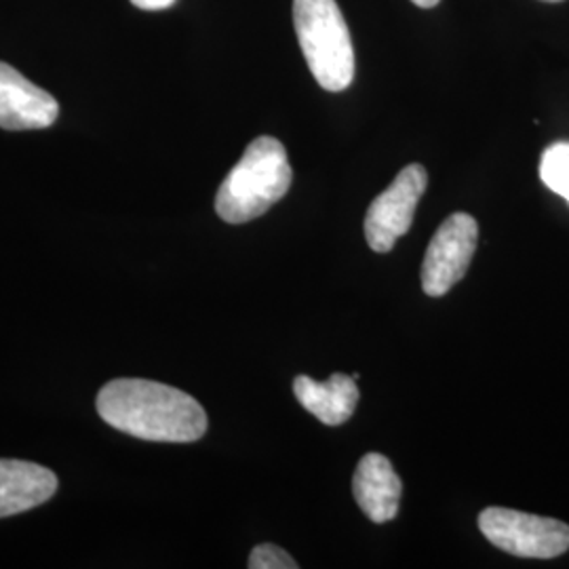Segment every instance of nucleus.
<instances>
[{
    "label": "nucleus",
    "mask_w": 569,
    "mask_h": 569,
    "mask_svg": "<svg viewBox=\"0 0 569 569\" xmlns=\"http://www.w3.org/2000/svg\"><path fill=\"white\" fill-rule=\"evenodd\" d=\"M106 425L143 441L192 443L207 432V413L188 392L152 380H112L98 395Z\"/></svg>",
    "instance_id": "f257e3e1"
},
{
    "label": "nucleus",
    "mask_w": 569,
    "mask_h": 569,
    "mask_svg": "<svg viewBox=\"0 0 569 569\" xmlns=\"http://www.w3.org/2000/svg\"><path fill=\"white\" fill-rule=\"evenodd\" d=\"M293 180L283 143L262 136L247 146L216 197V211L228 224L251 222L289 192Z\"/></svg>",
    "instance_id": "f03ea898"
},
{
    "label": "nucleus",
    "mask_w": 569,
    "mask_h": 569,
    "mask_svg": "<svg viewBox=\"0 0 569 569\" xmlns=\"http://www.w3.org/2000/svg\"><path fill=\"white\" fill-rule=\"evenodd\" d=\"M293 26L308 68L327 91H345L355 79V49L336 0H293Z\"/></svg>",
    "instance_id": "7ed1b4c3"
},
{
    "label": "nucleus",
    "mask_w": 569,
    "mask_h": 569,
    "mask_svg": "<svg viewBox=\"0 0 569 569\" xmlns=\"http://www.w3.org/2000/svg\"><path fill=\"white\" fill-rule=\"evenodd\" d=\"M479 529L496 549L523 559H552L569 549L568 523L521 510L489 507Z\"/></svg>",
    "instance_id": "20e7f679"
},
{
    "label": "nucleus",
    "mask_w": 569,
    "mask_h": 569,
    "mask_svg": "<svg viewBox=\"0 0 569 569\" xmlns=\"http://www.w3.org/2000/svg\"><path fill=\"white\" fill-rule=\"evenodd\" d=\"M427 169L422 164H407L395 178V182L369 204L366 239L373 251L388 253L407 234L413 222L416 207L427 190Z\"/></svg>",
    "instance_id": "39448f33"
},
{
    "label": "nucleus",
    "mask_w": 569,
    "mask_h": 569,
    "mask_svg": "<svg viewBox=\"0 0 569 569\" xmlns=\"http://www.w3.org/2000/svg\"><path fill=\"white\" fill-rule=\"evenodd\" d=\"M479 224L468 213H453L437 228L422 262V289L430 298H441L465 279L477 251Z\"/></svg>",
    "instance_id": "423d86ee"
},
{
    "label": "nucleus",
    "mask_w": 569,
    "mask_h": 569,
    "mask_svg": "<svg viewBox=\"0 0 569 569\" xmlns=\"http://www.w3.org/2000/svg\"><path fill=\"white\" fill-rule=\"evenodd\" d=\"M60 114L51 93L0 61V127L7 131L47 129Z\"/></svg>",
    "instance_id": "0eeeda50"
},
{
    "label": "nucleus",
    "mask_w": 569,
    "mask_h": 569,
    "mask_svg": "<svg viewBox=\"0 0 569 569\" xmlns=\"http://www.w3.org/2000/svg\"><path fill=\"white\" fill-rule=\"evenodd\" d=\"M355 500L373 523H388L397 517L403 483L382 453H366L352 479Z\"/></svg>",
    "instance_id": "6e6552de"
},
{
    "label": "nucleus",
    "mask_w": 569,
    "mask_h": 569,
    "mask_svg": "<svg viewBox=\"0 0 569 569\" xmlns=\"http://www.w3.org/2000/svg\"><path fill=\"white\" fill-rule=\"evenodd\" d=\"M58 491L49 468L26 460H0V519L37 509Z\"/></svg>",
    "instance_id": "1a4fd4ad"
},
{
    "label": "nucleus",
    "mask_w": 569,
    "mask_h": 569,
    "mask_svg": "<svg viewBox=\"0 0 569 569\" xmlns=\"http://www.w3.org/2000/svg\"><path fill=\"white\" fill-rule=\"evenodd\" d=\"M293 392L300 406L327 427L345 425L359 406L357 382L346 373H333L327 382L298 376L293 382Z\"/></svg>",
    "instance_id": "9d476101"
},
{
    "label": "nucleus",
    "mask_w": 569,
    "mask_h": 569,
    "mask_svg": "<svg viewBox=\"0 0 569 569\" xmlns=\"http://www.w3.org/2000/svg\"><path fill=\"white\" fill-rule=\"evenodd\" d=\"M540 178L569 203V143H552L540 161Z\"/></svg>",
    "instance_id": "9b49d317"
},
{
    "label": "nucleus",
    "mask_w": 569,
    "mask_h": 569,
    "mask_svg": "<svg viewBox=\"0 0 569 569\" xmlns=\"http://www.w3.org/2000/svg\"><path fill=\"white\" fill-rule=\"evenodd\" d=\"M251 569H296L298 563L293 561V557L283 549H279L277 545H260L251 550L249 555V563Z\"/></svg>",
    "instance_id": "f8f14e48"
},
{
    "label": "nucleus",
    "mask_w": 569,
    "mask_h": 569,
    "mask_svg": "<svg viewBox=\"0 0 569 569\" xmlns=\"http://www.w3.org/2000/svg\"><path fill=\"white\" fill-rule=\"evenodd\" d=\"M138 9H143V11H161V9H167V7H171L176 0H131Z\"/></svg>",
    "instance_id": "ddd939ff"
},
{
    "label": "nucleus",
    "mask_w": 569,
    "mask_h": 569,
    "mask_svg": "<svg viewBox=\"0 0 569 569\" xmlns=\"http://www.w3.org/2000/svg\"><path fill=\"white\" fill-rule=\"evenodd\" d=\"M413 4H418V7H422V9H432L435 4H439L441 0H411Z\"/></svg>",
    "instance_id": "4468645a"
},
{
    "label": "nucleus",
    "mask_w": 569,
    "mask_h": 569,
    "mask_svg": "<svg viewBox=\"0 0 569 569\" xmlns=\"http://www.w3.org/2000/svg\"><path fill=\"white\" fill-rule=\"evenodd\" d=\"M545 2H561V0H545Z\"/></svg>",
    "instance_id": "2eb2a0df"
}]
</instances>
